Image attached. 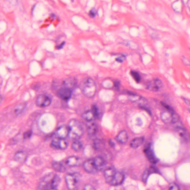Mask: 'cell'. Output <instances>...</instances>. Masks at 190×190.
<instances>
[{"instance_id":"6da1fadb","label":"cell","mask_w":190,"mask_h":190,"mask_svg":"<svg viewBox=\"0 0 190 190\" xmlns=\"http://www.w3.org/2000/svg\"><path fill=\"white\" fill-rule=\"evenodd\" d=\"M68 126L69 128L68 137L70 139L74 140H79L84 134V127L78 120L75 119L70 120Z\"/></svg>"},{"instance_id":"7a4b0ae2","label":"cell","mask_w":190,"mask_h":190,"mask_svg":"<svg viewBox=\"0 0 190 190\" xmlns=\"http://www.w3.org/2000/svg\"><path fill=\"white\" fill-rule=\"evenodd\" d=\"M80 87L83 94L88 97H93L96 94V84L94 80L90 77L84 79L80 83Z\"/></svg>"},{"instance_id":"3957f363","label":"cell","mask_w":190,"mask_h":190,"mask_svg":"<svg viewBox=\"0 0 190 190\" xmlns=\"http://www.w3.org/2000/svg\"><path fill=\"white\" fill-rule=\"evenodd\" d=\"M80 175L77 173H69L65 176V180L68 189H75L80 180Z\"/></svg>"},{"instance_id":"277c9868","label":"cell","mask_w":190,"mask_h":190,"mask_svg":"<svg viewBox=\"0 0 190 190\" xmlns=\"http://www.w3.org/2000/svg\"><path fill=\"white\" fill-rule=\"evenodd\" d=\"M55 174L53 173L49 174L44 177L40 182L38 189L40 190L52 189V182Z\"/></svg>"},{"instance_id":"5b68a950","label":"cell","mask_w":190,"mask_h":190,"mask_svg":"<svg viewBox=\"0 0 190 190\" xmlns=\"http://www.w3.org/2000/svg\"><path fill=\"white\" fill-rule=\"evenodd\" d=\"M50 145L54 149L65 150L67 148L68 144L64 139L56 137L52 141Z\"/></svg>"},{"instance_id":"8992f818","label":"cell","mask_w":190,"mask_h":190,"mask_svg":"<svg viewBox=\"0 0 190 190\" xmlns=\"http://www.w3.org/2000/svg\"><path fill=\"white\" fill-rule=\"evenodd\" d=\"M51 103V99L45 94L39 95L36 99V104L39 107H46L50 106Z\"/></svg>"},{"instance_id":"52a82bcc","label":"cell","mask_w":190,"mask_h":190,"mask_svg":"<svg viewBox=\"0 0 190 190\" xmlns=\"http://www.w3.org/2000/svg\"><path fill=\"white\" fill-rule=\"evenodd\" d=\"M72 90L67 88L62 87L57 91L58 96L61 99L64 101H68L70 99L72 96Z\"/></svg>"},{"instance_id":"ba28073f","label":"cell","mask_w":190,"mask_h":190,"mask_svg":"<svg viewBox=\"0 0 190 190\" xmlns=\"http://www.w3.org/2000/svg\"><path fill=\"white\" fill-rule=\"evenodd\" d=\"M83 167L88 173H94L98 171L93 159L88 160L85 162L83 163Z\"/></svg>"},{"instance_id":"9c48e42d","label":"cell","mask_w":190,"mask_h":190,"mask_svg":"<svg viewBox=\"0 0 190 190\" xmlns=\"http://www.w3.org/2000/svg\"><path fill=\"white\" fill-rule=\"evenodd\" d=\"M69 133V128L68 126L63 125L56 129L55 134L56 137L65 139L68 137Z\"/></svg>"},{"instance_id":"30bf717a","label":"cell","mask_w":190,"mask_h":190,"mask_svg":"<svg viewBox=\"0 0 190 190\" xmlns=\"http://www.w3.org/2000/svg\"><path fill=\"white\" fill-rule=\"evenodd\" d=\"M116 172V170L113 167H110L105 169L104 172V176L108 183L111 184Z\"/></svg>"},{"instance_id":"8fae6325","label":"cell","mask_w":190,"mask_h":190,"mask_svg":"<svg viewBox=\"0 0 190 190\" xmlns=\"http://www.w3.org/2000/svg\"><path fill=\"white\" fill-rule=\"evenodd\" d=\"M81 163V159L75 156H71L68 157L65 162V164L66 165L72 167L80 166Z\"/></svg>"},{"instance_id":"7c38bea8","label":"cell","mask_w":190,"mask_h":190,"mask_svg":"<svg viewBox=\"0 0 190 190\" xmlns=\"http://www.w3.org/2000/svg\"><path fill=\"white\" fill-rule=\"evenodd\" d=\"M125 176L122 172H117L110 185L118 186L121 185L124 182Z\"/></svg>"},{"instance_id":"4fadbf2b","label":"cell","mask_w":190,"mask_h":190,"mask_svg":"<svg viewBox=\"0 0 190 190\" xmlns=\"http://www.w3.org/2000/svg\"><path fill=\"white\" fill-rule=\"evenodd\" d=\"M145 152L147 158L151 163L155 164L158 162V159L156 158L153 151L151 149V147L150 145L145 148Z\"/></svg>"},{"instance_id":"5bb4252c","label":"cell","mask_w":190,"mask_h":190,"mask_svg":"<svg viewBox=\"0 0 190 190\" xmlns=\"http://www.w3.org/2000/svg\"><path fill=\"white\" fill-rule=\"evenodd\" d=\"M27 157L26 153L23 151H18L15 154L14 159L15 161L19 163H23L26 161Z\"/></svg>"},{"instance_id":"9a60e30c","label":"cell","mask_w":190,"mask_h":190,"mask_svg":"<svg viewBox=\"0 0 190 190\" xmlns=\"http://www.w3.org/2000/svg\"><path fill=\"white\" fill-rule=\"evenodd\" d=\"M52 166L53 170L56 172L64 173L66 170V167L62 163L59 162L53 161L52 163Z\"/></svg>"},{"instance_id":"2e32d148","label":"cell","mask_w":190,"mask_h":190,"mask_svg":"<svg viewBox=\"0 0 190 190\" xmlns=\"http://www.w3.org/2000/svg\"><path fill=\"white\" fill-rule=\"evenodd\" d=\"M116 139L120 143H126L128 139V136L127 132L125 130L122 131L117 135Z\"/></svg>"},{"instance_id":"e0dca14e","label":"cell","mask_w":190,"mask_h":190,"mask_svg":"<svg viewBox=\"0 0 190 190\" xmlns=\"http://www.w3.org/2000/svg\"><path fill=\"white\" fill-rule=\"evenodd\" d=\"M76 85V81L74 78H69L66 79L62 83L63 87L71 89L72 90L74 88Z\"/></svg>"},{"instance_id":"ac0fdd59","label":"cell","mask_w":190,"mask_h":190,"mask_svg":"<svg viewBox=\"0 0 190 190\" xmlns=\"http://www.w3.org/2000/svg\"><path fill=\"white\" fill-rule=\"evenodd\" d=\"M144 141H145V138L143 137L135 138L131 142L130 146L133 148H137L142 145Z\"/></svg>"},{"instance_id":"d6986e66","label":"cell","mask_w":190,"mask_h":190,"mask_svg":"<svg viewBox=\"0 0 190 190\" xmlns=\"http://www.w3.org/2000/svg\"><path fill=\"white\" fill-rule=\"evenodd\" d=\"M95 164L98 171L102 170L105 165V161L102 157H97L93 159Z\"/></svg>"},{"instance_id":"ffe728a7","label":"cell","mask_w":190,"mask_h":190,"mask_svg":"<svg viewBox=\"0 0 190 190\" xmlns=\"http://www.w3.org/2000/svg\"><path fill=\"white\" fill-rule=\"evenodd\" d=\"M91 122H88L90 123L88 125V134L90 136H94L97 133L98 127L95 123H91Z\"/></svg>"},{"instance_id":"44dd1931","label":"cell","mask_w":190,"mask_h":190,"mask_svg":"<svg viewBox=\"0 0 190 190\" xmlns=\"http://www.w3.org/2000/svg\"><path fill=\"white\" fill-rule=\"evenodd\" d=\"M82 117L88 122H91L96 119L94 114L91 110L86 111L82 114Z\"/></svg>"},{"instance_id":"7402d4cb","label":"cell","mask_w":190,"mask_h":190,"mask_svg":"<svg viewBox=\"0 0 190 190\" xmlns=\"http://www.w3.org/2000/svg\"><path fill=\"white\" fill-rule=\"evenodd\" d=\"M161 118L164 123H172V114L168 111H164L161 114Z\"/></svg>"},{"instance_id":"603a6c76","label":"cell","mask_w":190,"mask_h":190,"mask_svg":"<svg viewBox=\"0 0 190 190\" xmlns=\"http://www.w3.org/2000/svg\"><path fill=\"white\" fill-rule=\"evenodd\" d=\"M61 182V179L59 175L55 174L53 179L52 189H58V187L60 185Z\"/></svg>"},{"instance_id":"cb8c5ba5","label":"cell","mask_w":190,"mask_h":190,"mask_svg":"<svg viewBox=\"0 0 190 190\" xmlns=\"http://www.w3.org/2000/svg\"><path fill=\"white\" fill-rule=\"evenodd\" d=\"M83 143L79 140H74L71 145V148L74 151H79L83 147Z\"/></svg>"},{"instance_id":"d4e9b609","label":"cell","mask_w":190,"mask_h":190,"mask_svg":"<svg viewBox=\"0 0 190 190\" xmlns=\"http://www.w3.org/2000/svg\"><path fill=\"white\" fill-rule=\"evenodd\" d=\"M26 106V104L22 103L18 105L15 107L14 112L17 115L21 113Z\"/></svg>"},{"instance_id":"484cf974","label":"cell","mask_w":190,"mask_h":190,"mask_svg":"<svg viewBox=\"0 0 190 190\" xmlns=\"http://www.w3.org/2000/svg\"><path fill=\"white\" fill-rule=\"evenodd\" d=\"M129 99L132 102H139L141 101H145V100L143 98L142 99V98L141 96H135V95L134 96L132 95V96H130L129 97Z\"/></svg>"},{"instance_id":"4316f807","label":"cell","mask_w":190,"mask_h":190,"mask_svg":"<svg viewBox=\"0 0 190 190\" xmlns=\"http://www.w3.org/2000/svg\"><path fill=\"white\" fill-rule=\"evenodd\" d=\"M151 173L149 169H146V170L144 172L142 176V180L145 183L147 182L148 177H149L150 175L151 174Z\"/></svg>"},{"instance_id":"83f0119b","label":"cell","mask_w":190,"mask_h":190,"mask_svg":"<svg viewBox=\"0 0 190 190\" xmlns=\"http://www.w3.org/2000/svg\"><path fill=\"white\" fill-rule=\"evenodd\" d=\"M131 74L132 77L134 79L135 81L138 83L140 81L141 79L140 75L138 72L135 71H132L131 72Z\"/></svg>"},{"instance_id":"f1b7e54d","label":"cell","mask_w":190,"mask_h":190,"mask_svg":"<svg viewBox=\"0 0 190 190\" xmlns=\"http://www.w3.org/2000/svg\"><path fill=\"white\" fill-rule=\"evenodd\" d=\"M179 117L178 114L175 112L172 113V123L173 124H175L179 121Z\"/></svg>"},{"instance_id":"f546056e","label":"cell","mask_w":190,"mask_h":190,"mask_svg":"<svg viewBox=\"0 0 190 190\" xmlns=\"http://www.w3.org/2000/svg\"><path fill=\"white\" fill-rule=\"evenodd\" d=\"M161 104L167 110V111L170 112L172 114L175 112L173 108H172L170 106V105H168L167 104L165 103V102H161Z\"/></svg>"},{"instance_id":"4dcf8cb0","label":"cell","mask_w":190,"mask_h":190,"mask_svg":"<svg viewBox=\"0 0 190 190\" xmlns=\"http://www.w3.org/2000/svg\"><path fill=\"white\" fill-rule=\"evenodd\" d=\"M32 135V132L31 130L27 131L23 133V137L24 139H29L31 137Z\"/></svg>"},{"instance_id":"1f68e13d","label":"cell","mask_w":190,"mask_h":190,"mask_svg":"<svg viewBox=\"0 0 190 190\" xmlns=\"http://www.w3.org/2000/svg\"><path fill=\"white\" fill-rule=\"evenodd\" d=\"M91 110L94 114L96 118H97L99 117V110H98L97 107L94 105L92 107Z\"/></svg>"},{"instance_id":"d6a6232c","label":"cell","mask_w":190,"mask_h":190,"mask_svg":"<svg viewBox=\"0 0 190 190\" xmlns=\"http://www.w3.org/2000/svg\"><path fill=\"white\" fill-rule=\"evenodd\" d=\"M153 81L156 85V86L159 88H161L163 87V84L162 82V81L161 80L159 79L158 78H156Z\"/></svg>"},{"instance_id":"836d02e7","label":"cell","mask_w":190,"mask_h":190,"mask_svg":"<svg viewBox=\"0 0 190 190\" xmlns=\"http://www.w3.org/2000/svg\"><path fill=\"white\" fill-rule=\"evenodd\" d=\"M169 189L171 190H178L180 189L179 186L176 183H172L169 185Z\"/></svg>"},{"instance_id":"e575fe53","label":"cell","mask_w":190,"mask_h":190,"mask_svg":"<svg viewBox=\"0 0 190 190\" xmlns=\"http://www.w3.org/2000/svg\"><path fill=\"white\" fill-rule=\"evenodd\" d=\"M96 15V10L95 9H92L90 10L89 13V15L91 18H94Z\"/></svg>"},{"instance_id":"d590c367","label":"cell","mask_w":190,"mask_h":190,"mask_svg":"<svg viewBox=\"0 0 190 190\" xmlns=\"http://www.w3.org/2000/svg\"><path fill=\"white\" fill-rule=\"evenodd\" d=\"M31 87L34 90H38L40 87V84L39 83H36L33 84L31 86Z\"/></svg>"},{"instance_id":"8d00e7d4","label":"cell","mask_w":190,"mask_h":190,"mask_svg":"<svg viewBox=\"0 0 190 190\" xmlns=\"http://www.w3.org/2000/svg\"><path fill=\"white\" fill-rule=\"evenodd\" d=\"M149 170L150 172H151V173H159V170L157 168L153 166H151V168L149 169Z\"/></svg>"},{"instance_id":"74e56055","label":"cell","mask_w":190,"mask_h":190,"mask_svg":"<svg viewBox=\"0 0 190 190\" xmlns=\"http://www.w3.org/2000/svg\"><path fill=\"white\" fill-rule=\"evenodd\" d=\"M84 189L86 190H95L94 187L92 186L91 185H89V184H87V185L85 186Z\"/></svg>"},{"instance_id":"f35d334b","label":"cell","mask_w":190,"mask_h":190,"mask_svg":"<svg viewBox=\"0 0 190 190\" xmlns=\"http://www.w3.org/2000/svg\"><path fill=\"white\" fill-rule=\"evenodd\" d=\"M182 60L185 64L190 66V61L188 59L185 57L182 58Z\"/></svg>"},{"instance_id":"ab89813d","label":"cell","mask_w":190,"mask_h":190,"mask_svg":"<svg viewBox=\"0 0 190 190\" xmlns=\"http://www.w3.org/2000/svg\"><path fill=\"white\" fill-rule=\"evenodd\" d=\"M65 43V42H62L61 43L60 45H59L56 46V48L58 49V50H59V49H62L64 47V45Z\"/></svg>"},{"instance_id":"60d3db41","label":"cell","mask_w":190,"mask_h":190,"mask_svg":"<svg viewBox=\"0 0 190 190\" xmlns=\"http://www.w3.org/2000/svg\"><path fill=\"white\" fill-rule=\"evenodd\" d=\"M183 99L185 103H186L187 105L190 106V101L188 99H185V98H183Z\"/></svg>"},{"instance_id":"b9f144b4","label":"cell","mask_w":190,"mask_h":190,"mask_svg":"<svg viewBox=\"0 0 190 190\" xmlns=\"http://www.w3.org/2000/svg\"><path fill=\"white\" fill-rule=\"evenodd\" d=\"M114 86L115 87H118L119 86H120V83L118 81H115L114 83Z\"/></svg>"},{"instance_id":"7bdbcfd3","label":"cell","mask_w":190,"mask_h":190,"mask_svg":"<svg viewBox=\"0 0 190 190\" xmlns=\"http://www.w3.org/2000/svg\"><path fill=\"white\" fill-rule=\"evenodd\" d=\"M109 144L111 146H114V145H115V144L113 142H112V141H110Z\"/></svg>"},{"instance_id":"ee69618b","label":"cell","mask_w":190,"mask_h":190,"mask_svg":"<svg viewBox=\"0 0 190 190\" xmlns=\"http://www.w3.org/2000/svg\"><path fill=\"white\" fill-rule=\"evenodd\" d=\"M116 60L117 61L119 62H121L123 61V60H122L121 58H117L116 59Z\"/></svg>"}]
</instances>
